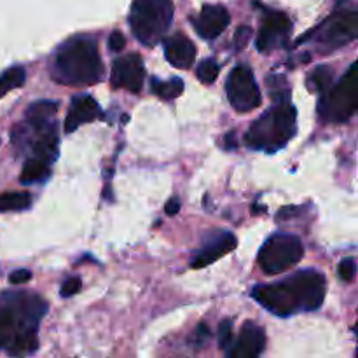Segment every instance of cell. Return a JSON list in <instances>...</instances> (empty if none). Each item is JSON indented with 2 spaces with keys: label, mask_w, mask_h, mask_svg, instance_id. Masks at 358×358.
Wrapping results in <instances>:
<instances>
[{
  "label": "cell",
  "mask_w": 358,
  "mask_h": 358,
  "mask_svg": "<svg viewBox=\"0 0 358 358\" xmlns=\"http://www.w3.org/2000/svg\"><path fill=\"white\" fill-rule=\"evenodd\" d=\"M210 339V329L206 324H199L198 329L194 331V336H192V345L196 346V348H199V346L205 345L206 341Z\"/></svg>",
  "instance_id": "obj_27"
},
{
  "label": "cell",
  "mask_w": 358,
  "mask_h": 358,
  "mask_svg": "<svg viewBox=\"0 0 358 358\" xmlns=\"http://www.w3.org/2000/svg\"><path fill=\"white\" fill-rule=\"evenodd\" d=\"M217 341L222 350H227L233 343V322L229 318L222 320L219 324V332H217Z\"/></svg>",
  "instance_id": "obj_23"
},
{
  "label": "cell",
  "mask_w": 358,
  "mask_h": 358,
  "mask_svg": "<svg viewBox=\"0 0 358 358\" xmlns=\"http://www.w3.org/2000/svg\"><path fill=\"white\" fill-rule=\"evenodd\" d=\"M48 313L41 296L21 290L0 294V350L13 357L30 355L38 346V325Z\"/></svg>",
  "instance_id": "obj_1"
},
{
  "label": "cell",
  "mask_w": 358,
  "mask_h": 358,
  "mask_svg": "<svg viewBox=\"0 0 358 358\" xmlns=\"http://www.w3.org/2000/svg\"><path fill=\"white\" fill-rule=\"evenodd\" d=\"M238 245L236 236L229 231H219L215 236L210 238L203 248L199 252H196L191 259V268L201 269L206 266L213 264L215 261H219L220 257H224L226 254H229L231 250H234Z\"/></svg>",
  "instance_id": "obj_14"
},
{
  "label": "cell",
  "mask_w": 358,
  "mask_h": 358,
  "mask_svg": "<svg viewBox=\"0 0 358 358\" xmlns=\"http://www.w3.org/2000/svg\"><path fill=\"white\" fill-rule=\"evenodd\" d=\"M292 31V21L285 13L280 10H266L262 27L259 28L257 45L259 51L269 52L276 48H283L289 41V35Z\"/></svg>",
  "instance_id": "obj_10"
},
{
  "label": "cell",
  "mask_w": 358,
  "mask_h": 358,
  "mask_svg": "<svg viewBox=\"0 0 358 358\" xmlns=\"http://www.w3.org/2000/svg\"><path fill=\"white\" fill-rule=\"evenodd\" d=\"M332 80H334V69L329 65H320L308 76V87L313 93L322 94L332 86Z\"/></svg>",
  "instance_id": "obj_19"
},
{
  "label": "cell",
  "mask_w": 358,
  "mask_h": 358,
  "mask_svg": "<svg viewBox=\"0 0 358 358\" xmlns=\"http://www.w3.org/2000/svg\"><path fill=\"white\" fill-rule=\"evenodd\" d=\"M103 117L100 105L91 94H77L70 103L69 114L65 117V133H73L79 126L93 122Z\"/></svg>",
  "instance_id": "obj_15"
},
{
  "label": "cell",
  "mask_w": 358,
  "mask_h": 358,
  "mask_svg": "<svg viewBox=\"0 0 358 358\" xmlns=\"http://www.w3.org/2000/svg\"><path fill=\"white\" fill-rule=\"evenodd\" d=\"M224 143H226V149L227 150H234L238 147V142H236V131H229L226 135V138H224Z\"/></svg>",
  "instance_id": "obj_31"
},
{
  "label": "cell",
  "mask_w": 358,
  "mask_h": 358,
  "mask_svg": "<svg viewBox=\"0 0 358 358\" xmlns=\"http://www.w3.org/2000/svg\"><path fill=\"white\" fill-rule=\"evenodd\" d=\"M145 80V66L143 59L138 55H126L114 59L110 72V83L114 87L140 93Z\"/></svg>",
  "instance_id": "obj_11"
},
{
  "label": "cell",
  "mask_w": 358,
  "mask_h": 358,
  "mask_svg": "<svg viewBox=\"0 0 358 358\" xmlns=\"http://www.w3.org/2000/svg\"><path fill=\"white\" fill-rule=\"evenodd\" d=\"M229 10L224 6H217V3H210L201 9V13L198 16H194L191 20L192 27H194L196 34L201 38L206 41H213L215 37H219L227 27H229Z\"/></svg>",
  "instance_id": "obj_13"
},
{
  "label": "cell",
  "mask_w": 358,
  "mask_h": 358,
  "mask_svg": "<svg viewBox=\"0 0 358 358\" xmlns=\"http://www.w3.org/2000/svg\"><path fill=\"white\" fill-rule=\"evenodd\" d=\"M178 210H180V201H178L177 198H171L170 201L166 203V206H164V212H166L168 217L177 215Z\"/></svg>",
  "instance_id": "obj_30"
},
{
  "label": "cell",
  "mask_w": 358,
  "mask_h": 358,
  "mask_svg": "<svg viewBox=\"0 0 358 358\" xmlns=\"http://www.w3.org/2000/svg\"><path fill=\"white\" fill-rule=\"evenodd\" d=\"M317 35V42L325 51H334L355 41L358 35V14L357 10L338 14L322 24L318 30H313Z\"/></svg>",
  "instance_id": "obj_9"
},
{
  "label": "cell",
  "mask_w": 358,
  "mask_h": 358,
  "mask_svg": "<svg viewBox=\"0 0 358 358\" xmlns=\"http://www.w3.org/2000/svg\"><path fill=\"white\" fill-rule=\"evenodd\" d=\"M297 131V110L290 100L275 101L271 108L252 122L245 143L254 150L276 152L283 149Z\"/></svg>",
  "instance_id": "obj_4"
},
{
  "label": "cell",
  "mask_w": 358,
  "mask_h": 358,
  "mask_svg": "<svg viewBox=\"0 0 358 358\" xmlns=\"http://www.w3.org/2000/svg\"><path fill=\"white\" fill-rule=\"evenodd\" d=\"M164 58L177 69H189L194 65L196 45L184 34H175L164 38Z\"/></svg>",
  "instance_id": "obj_16"
},
{
  "label": "cell",
  "mask_w": 358,
  "mask_h": 358,
  "mask_svg": "<svg viewBox=\"0 0 358 358\" xmlns=\"http://www.w3.org/2000/svg\"><path fill=\"white\" fill-rule=\"evenodd\" d=\"M250 35H252L250 27L238 28L236 34H234V49H236V51H241L243 48H247L248 41H250Z\"/></svg>",
  "instance_id": "obj_25"
},
{
  "label": "cell",
  "mask_w": 358,
  "mask_h": 358,
  "mask_svg": "<svg viewBox=\"0 0 358 358\" xmlns=\"http://www.w3.org/2000/svg\"><path fill=\"white\" fill-rule=\"evenodd\" d=\"M51 73L56 83L66 86H91L103 77L96 38L91 35H73L55 52Z\"/></svg>",
  "instance_id": "obj_3"
},
{
  "label": "cell",
  "mask_w": 358,
  "mask_h": 358,
  "mask_svg": "<svg viewBox=\"0 0 358 358\" xmlns=\"http://www.w3.org/2000/svg\"><path fill=\"white\" fill-rule=\"evenodd\" d=\"M219 72H220V66L213 58L203 59V62L198 65V69H196V76H198V79L201 80L203 84L215 83Z\"/></svg>",
  "instance_id": "obj_22"
},
{
  "label": "cell",
  "mask_w": 358,
  "mask_h": 358,
  "mask_svg": "<svg viewBox=\"0 0 358 358\" xmlns=\"http://www.w3.org/2000/svg\"><path fill=\"white\" fill-rule=\"evenodd\" d=\"M358 107L357 63H352L348 72L336 86L320 94L318 114L327 122H346Z\"/></svg>",
  "instance_id": "obj_6"
},
{
  "label": "cell",
  "mask_w": 358,
  "mask_h": 358,
  "mask_svg": "<svg viewBox=\"0 0 358 358\" xmlns=\"http://www.w3.org/2000/svg\"><path fill=\"white\" fill-rule=\"evenodd\" d=\"M303 241L296 234L275 233L259 252V266L266 275H282L303 259Z\"/></svg>",
  "instance_id": "obj_7"
},
{
  "label": "cell",
  "mask_w": 358,
  "mask_h": 358,
  "mask_svg": "<svg viewBox=\"0 0 358 358\" xmlns=\"http://www.w3.org/2000/svg\"><path fill=\"white\" fill-rule=\"evenodd\" d=\"M355 275H357L355 259L352 257L343 259L341 264H339V276H341V280H345V282H353V280H355Z\"/></svg>",
  "instance_id": "obj_24"
},
{
  "label": "cell",
  "mask_w": 358,
  "mask_h": 358,
  "mask_svg": "<svg viewBox=\"0 0 358 358\" xmlns=\"http://www.w3.org/2000/svg\"><path fill=\"white\" fill-rule=\"evenodd\" d=\"M126 48V38L121 31H112L108 37V49L112 52H121Z\"/></svg>",
  "instance_id": "obj_28"
},
{
  "label": "cell",
  "mask_w": 358,
  "mask_h": 358,
  "mask_svg": "<svg viewBox=\"0 0 358 358\" xmlns=\"http://www.w3.org/2000/svg\"><path fill=\"white\" fill-rule=\"evenodd\" d=\"M51 164L27 157V161H24L23 164V170H21L20 182L23 185L42 184V182L48 180L49 175H51Z\"/></svg>",
  "instance_id": "obj_17"
},
{
  "label": "cell",
  "mask_w": 358,
  "mask_h": 358,
  "mask_svg": "<svg viewBox=\"0 0 358 358\" xmlns=\"http://www.w3.org/2000/svg\"><path fill=\"white\" fill-rule=\"evenodd\" d=\"M266 346V332L261 325L255 322H247L241 327L240 336L236 343H231L226 350V355L229 358H255L264 352Z\"/></svg>",
  "instance_id": "obj_12"
},
{
  "label": "cell",
  "mask_w": 358,
  "mask_h": 358,
  "mask_svg": "<svg viewBox=\"0 0 358 358\" xmlns=\"http://www.w3.org/2000/svg\"><path fill=\"white\" fill-rule=\"evenodd\" d=\"M80 287H83V282H80V278H77V276H72V278L66 280L65 283L62 285V297H72L76 296L77 292L80 290Z\"/></svg>",
  "instance_id": "obj_26"
},
{
  "label": "cell",
  "mask_w": 358,
  "mask_h": 358,
  "mask_svg": "<svg viewBox=\"0 0 358 358\" xmlns=\"http://www.w3.org/2000/svg\"><path fill=\"white\" fill-rule=\"evenodd\" d=\"M27 80V70L21 65L10 66L0 76V98L6 96L9 91L21 87Z\"/></svg>",
  "instance_id": "obj_20"
},
{
  "label": "cell",
  "mask_w": 358,
  "mask_h": 358,
  "mask_svg": "<svg viewBox=\"0 0 358 358\" xmlns=\"http://www.w3.org/2000/svg\"><path fill=\"white\" fill-rule=\"evenodd\" d=\"M31 273L28 269H16L9 275V283L10 285H23V283L30 282Z\"/></svg>",
  "instance_id": "obj_29"
},
{
  "label": "cell",
  "mask_w": 358,
  "mask_h": 358,
  "mask_svg": "<svg viewBox=\"0 0 358 358\" xmlns=\"http://www.w3.org/2000/svg\"><path fill=\"white\" fill-rule=\"evenodd\" d=\"M150 90L156 96L163 98V100H173V98L180 96L184 91V83L178 77H171L168 80H159L156 77L150 79Z\"/></svg>",
  "instance_id": "obj_18"
},
{
  "label": "cell",
  "mask_w": 358,
  "mask_h": 358,
  "mask_svg": "<svg viewBox=\"0 0 358 358\" xmlns=\"http://www.w3.org/2000/svg\"><path fill=\"white\" fill-rule=\"evenodd\" d=\"M31 194L28 192H3L0 194V212H21L30 208Z\"/></svg>",
  "instance_id": "obj_21"
},
{
  "label": "cell",
  "mask_w": 358,
  "mask_h": 358,
  "mask_svg": "<svg viewBox=\"0 0 358 358\" xmlns=\"http://www.w3.org/2000/svg\"><path fill=\"white\" fill-rule=\"evenodd\" d=\"M226 93L234 110L250 112L261 107V90H259L252 69L245 63L236 65L229 72L226 80Z\"/></svg>",
  "instance_id": "obj_8"
},
{
  "label": "cell",
  "mask_w": 358,
  "mask_h": 358,
  "mask_svg": "<svg viewBox=\"0 0 358 358\" xmlns=\"http://www.w3.org/2000/svg\"><path fill=\"white\" fill-rule=\"evenodd\" d=\"M325 276L320 271L303 269L280 282L254 287L252 297L275 317L287 318L320 310L325 299Z\"/></svg>",
  "instance_id": "obj_2"
},
{
  "label": "cell",
  "mask_w": 358,
  "mask_h": 358,
  "mask_svg": "<svg viewBox=\"0 0 358 358\" xmlns=\"http://www.w3.org/2000/svg\"><path fill=\"white\" fill-rule=\"evenodd\" d=\"M171 0H135L129 13V27L140 44L154 48L164 37L173 21Z\"/></svg>",
  "instance_id": "obj_5"
}]
</instances>
